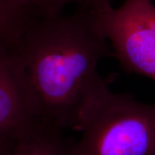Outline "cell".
<instances>
[{
  "label": "cell",
  "instance_id": "7",
  "mask_svg": "<svg viewBox=\"0 0 155 155\" xmlns=\"http://www.w3.org/2000/svg\"><path fill=\"white\" fill-rule=\"evenodd\" d=\"M38 17L53 16L61 14L65 6L75 3L78 6L96 9L111 5V0H28Z\"/></svg>",
  "mask_w": 155,
  "mask_h": 155
},
{
  "label": "cell",
  "instance_id": "1",
  "mask_svg": "<svg viewBox=\"0 0 155 155\" xmlns=\"http://www.w3.org/2000/svg\"><path fill=\"white\" fill-rule=\"evenodd\" d=\"M35 117L45 127L75 128L81 106L104 78L102 58L114 56L91 9L37 17L13 50Z\"/></svg>",
  "mask_w": 155,
  "mask_h": 155
},
{
  "label": "cell",
  "instance_id": "4",
  "mask_svg": "<svg viewBox=\"0 0 155 155\" xmlns=\"http://www.w3.org/2000/svg\"><path fill=\"white\" fill-rule=\"evenodd\" d=\"M43 128L31 109L12 50L0 47V136L17 141Z\"/></svg>",
  "mask_w": 155,
  "mask_h": 155
},
{
  "label": "cell",
  "instance_id": "8",
  "mask_svg": "<svg viewBox=\"0 0 155 155\" xmlns=\"http://www.w3.org/2000/svg\"><path fill=\"white\" fill-rule=\"evenodd\" d=\"M15 143H16L15 141L0 136V155H3L9 150H10L14 147Z\"/></svg>",
  "mask_w": 155,
  "mask_h": 155
},
{
  "label": "cell",
  "instance_id": "9",
  "mask_svg": "<svg viewBox=\"0 0 155 155\" xmlns=\"http://www.w3.org/2000/svg\"><path fill=\"white\" fill-rule=\"evenodd\" d=\"M150 1H151V2H153V1H154V0H150Z\"/></svg>",
  "mask_w": 155,
  "mask_h": 155
},
{
  "label": "cell",
  "instance_id": "6",
  "mask_svg": "<svg viewBox=\"0 0 155 155\" xmlns=\"http://www.w3.org/2000/svg\"><path fill=\"white\" fill-rule=\"evenodd\" d=\"M71 146L61 137V131L44 128L17 141L3 155H69Z\"/></svg>",
  "mask_w": 155,
  "mask_h": 155
},
{
  "label": "cell",
  "instance_id": "5",
  "mask_svg": "<svg viewBox=\"0 0 155 155\" xmlns=\"http://www.w3.org/2000/svg\"><path fill=\"white\" fill-rule=\"evenodd\" d=\"M38 16L28 0H0V47L15 49Z\"/></svg>",
  "mask_w": 155,
  "mask_h": 155
},
{
  "label": "cell",
  "instance_id": "2",
  "mask_svg": "<svg viewBox=\"0 0 155 155\" xmlns=\"http://www.w3.org/2000/svg\"><path fill=\"white\" fill-rule=\"evenodd\" d=\"M69 155H155V104L112 92L104 79L81 106Z\"/></svg>",
  "mask_w": 155,
  "mask_h": 155
},
{
  "label": "cell",
  "instance_id": "3",
  "mask_svg": "<svg viewBox=\"0 0 155 155\" xmlns=\"http://www.w3.org/2000/svg\"><path fill=\"white\" fill-rule=\"evenodd\" d=\"M98 28L122 68L155 81V6L150 0H124L92 9Z\"/></svg>",
  "mask_w": 155,
  "mask_h": 155
}]
</instances>
